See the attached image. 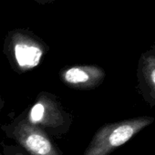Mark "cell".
Returning <instances> with one entry per match:
<instances>
[{
	"label": "cell",
	"mask_w": 155,
	"mask_h": 155,
	"mask_svg": "<svg viewBox=\"0 0 155 155\" xmlns=\"http://www.w3.org/2000/svg\"><path fill=\"white\" fill-rule=\"evenodd\" d=\"M151 48H153V49H154V50H155V42H154V43H153V45H152V46H151Z\"/></svg>",
	"instance_id": "cell-9"
},
{
	"label": "cell",
	"mask_w": 155,
	"mask_h": 155,
	"mask_svg": "<svg viewBox=\"0 0 155 155\" xmlns=\"http://www.w3.org/2000/svg\"><path fill=\"white\" fill-rule=\"evenodd\" d=\"M154 120L151 116H140L106 123L95 132L83 155H110Z\"/></svg>",
	"instance_id": "cell-1"
},
{
	"label": "cell",
	"mask_w": 155,
	"mask_h": 155,
	"mask_svg": "<svg viewBox=\"0 0 155 155\" xmlns=\"http://www.w3.org/2000/svg\"><path fill=\"white\" fill-rule=\"evenodd\" d=\"M59 76L65 85L74 90L91 91L103 83L106 72L98 65H76L62 68Z\"/></svg>",
	"instance_id": "cell-5"
},
{
	"label": "cell",
	"mask_w": 155,
	"mask_h": 155,
	"mask_svg": "<svg viewBox=\"0 0 155 155\" xmlns=\"http://www.w3.org/2000/svg\"><path fill=\"white\" fill-rule=\"evenodd\" d=\"M136 89L143 101L150 106L155 107V50L150 48L143 52L137 67Z\"/></svg>",
	"instance_id": "cell-6"
},
{
	"label": "cell",
	"mask_w": 155,
	"mask_h": 155,
	"mask_svg": "<svg viewBox=\"0 0 155 155\" xmlns=\"http://www.w3.org/2000/svg\"><path fill=\"white\" fill-rule=\"evenodd\" d=\"M3 129L30 155H63L48 133L28 121L26 118L19 119Z\"/></svg>",
	"instance_id": "cell-4"
},
{
	"label": "cell",
	"mask_w": 155,
	"mask_h": 155,
	"mask_svg": "<svg viewBox=\"0 0 155 155\" xmlns=\"http://www.w3.org/2000/svg\"><path fill=\"white\" fill-rule=\"evenodd\" d=\"M48 48L39 37L24 28L9 31L4 43V53L12 68L19 73H26L37 68Z\"/></svg>",
	"instance_id": "cell-2"
},
{
	"label": "cell",
	"mask_w": 155,
	"mask_h": 155,
	"mask_svg": "<svg viewBox=\"0 0 155 155\" xmlns=\"http://www.w3.org/2000/svg\"><path fill=\"white\" fill-rule=\"evenodd\" d=\"M34 1L39 5H48V4H51L56 0H34Z\"/></svg>",
	"instance_id": "cell-8"
},
{
	"label": "cell",
	"mask_w": 155,
	"mask_h": 155,
	"mask_svg": "<svg viewBox=\"0 0 155 155\" xmlns=\"http://www.w3.org/2000/svg\"><path fill=\"white\" fill-rule=\"evenodd\" d=\"M30 123L59 136L66 133L72 121L71 116L63 109L59 101L48 92H41L25 116Z\"/></svg>",
	"instance_id": "cell-3"
},
{
	"label": "cell",
	"mask_w": 155,
	"mask_h": 155,
	"mask_svg": "<svg viewBox=\"0 0 155 155\" xmlns=\"http://www.w3.org/2000/svg\"><path fill=\"white\" fill-rule=\"evenodd\" d=\"M4 155H24V154L19 151L13 150V149H11V148L6 147L4 150Z\"/></svg>",
	"instance_id": "cell-7"
}]
</instances>
